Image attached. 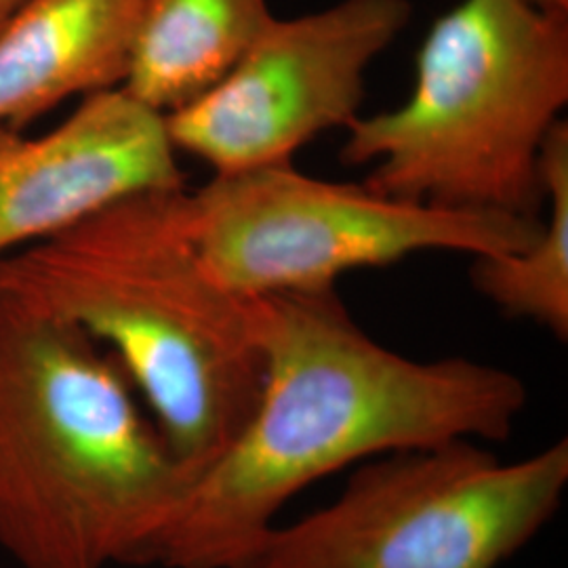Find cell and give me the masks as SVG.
I'll return each mask as SVG.
<instances>
[{
  "mask_svg": "<svg viewBox=\"0 0 568 568\" xmlns=\"http://www.w3.org/2000/svg\"><path fill=\"white\" fill-rule=\"evenodd\" d=\"M264 356L260 400L187 488L150 565L246 568L274 518L344 467L453 440L506 443L525 382L469 358L413 361L375 342L335 288L251 297Z\"/></svg>",
  "mask_w": 568,
  "mask_h": 568,
  "instance_id": "6da1fadb",
  "label": "cell"
},
{
  "mask_svg": "<svg viewBox=\"0 0 568 568\" xmlns=\"http://www.w3.org/2000/svg\"><path fill=\"white\" fill-rule=\"evenodd\" d=\"M183 190L124 199L0 260V291L105 347L194 483L251 419L264 356L248 300L206 272L185 230Z\"/></svg>",
  "mask_w": 568,
  "mask_h": 568,
  "instance_id": "7a4b0ae2",
  "label": "cell"
},
{
  "mask_svg": "<svg viewBox=\"0 0 568 568\" xmlns=\"http://www.w3.org/2000/svg\"><path fill=\"white\" fill-rule=\"evenodd\" d=\"M192 476L116 358L0 291V548L21 568L150 567Z\"/></svg>",
  "mask_w": 568,
  "mask_h": 568,
  "instance_id": "3957f363",
  "label": "cell"
},
{
  "mask_svg": "<svg viewBox=\"0 0 568 568\" xmlns=\"http://www.w3.org/2000/svg\"><path fill=\"white\" fill-rule=\"evenodd\" d=\"M568 103V13L459 0L432 23L405 103L345 126L365 187L445 211L537 222L541 154Z\"/></svg>",
  "mask_w": 568,
  "mask_h": 568,
  "instance_id": "277c9868",
  "label": "cell"
},
{
  "mask_svg": "<svg viewBox=\"0 0 568 568\" xmlns=\"http://www.w3.org/2000/svg\"><path fill=\"white\" fill-rule=\"evenodd\" d=\"M567 487V438L514 464L476 440L387 453L326 508L272 528L246 568H499Z\"/></svg>",
  "mask_w": 568,
  "mask_h": 568,
  "instance_id": "5b68a950",
  "label": "cell"
},
{
  "mask_svg": "<svg viewBox=\"0 0 568 568\" xmlns=\"http://www.w3.org/2000/svg\"><path fill=\"white\" fill-rule=\"evenodd\" d=\"M182 213L206 272L243 300L335 288L352 270L422 251L471 257L523 251L544 222L405 203L363 183L316 180L291 163L185 187Z\"/></svg>",
  "mask_w": 568,
  "mask_h": 568,
  "instance_id": "8992f818",
  "label": "cell"
},
{
  "mask_svg": "<svg viewBox=\"0 0 568 568\" xmlns=\"http://www.w3.org/2000/svg\"><path fill=\"white\" fill-rule=\"evenodd\" d=\"M410 16V0H339L300 18L274 16L222 81L164 114L171 142L213 175L291 163L305 143L358 116L368 68Z\"/></svg>",
  "mask_w": 568,
  "mask_h": 568,
  "instance_id": "52a82bcc",
  "label": "cell"
},
{
  "mask_svg": "<svg viewBox=\"0 0 568 568\" xmlns=\"http://www.w3.org/2000/svg\"><path fill=\"white\" fill-rule=\"evenodd\" d=\"M164 114L124 87L82 98L55 129L0 131V260L143 192L185 187Z\"/></svg>",
  "mask_w": 568,
  "mask_h": 568,
  "instance_id": "ba28073f",
  "label": "cell"
},
{
  "mask_svg": "<svg viewBox=\"0 0 568 568\" xmlns=\"http://www.w3.org/2000/svg\"><path fill=\"white\" fill-rule=\"evenodd\" d=\"M143 0H28L0 32V131L122 87Z\"/></svg>",
  "mask_w": 568,
  "mask_h": 568,
  "instance_id": "9c48e42d",
  "label": "cell"
},
{
  "mask_svg": "<svg viewBox=\"0 0 568 568\" xmlns=\"http://www.w3.org/2000/svg\"><path fill=\"white\" fill-rule=\"evenodd\" d=\"M272 20L267 0H143L122 87L171 114L222 81Z\"/></svg>",
  "mask_w": 568,
  "mask_h": 568,
  "instance_id": "30bf717a",
  "label": "cell"
},
{
  "mask_svg": "<svg viewBox=\"0 0 568 568\" xmlns=\"http://www.w3.org/2000/svg\"><path fill=\"white\" fill-rule=\"evenodd\" d=\"M548 217L523 251L474 257L471 283L509 318L568 337V126L560 121L541 154Z\"/></svg>",
  "mask_w": 568,
  "mask_h": 568,
  "instance_id": "8fae6325",
  "label": "cell"
},
{
  "mask_svg": "<svg viewBox=\"0 0 568 568\" xmlns=\"http://www.w3.org/2000/svg\"><path fill=\"white\" fill-rule=\"evenodd\" d=\"M26 2L28 0H0V32L4 30V26L9 21L18 16V11H20Z\"/></svg>",
  "mask_w": 568,
  "mask_h": 568,
  "instance_id": "7c38bea8",
  "label": "cell"
},
{
  "mask_svg": "<svg viewBox=\"0 0 568 568\" xmlns=\"http://www.w3.org/2000/svg\"><path fill=\"white\" fill-rule=\"evenodd\" d=\"M541 9H549V11H560V13H568V0H528Z\"/></svg>",
  "mask_w": 568,
  "mask_h": 568,
  "instance_id": "4fadbf2b",
  "label": "cell"
}]
</instances>
